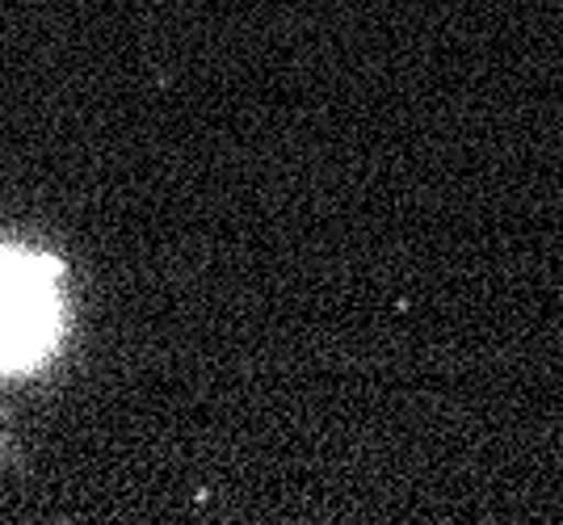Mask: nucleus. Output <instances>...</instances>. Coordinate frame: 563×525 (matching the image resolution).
Returning <instances> with one entry per match:
<instances>
[{
    "label": "nucleus",
    "instance_id": "f257e3e1",
    "mask_svg": "<svg viewBox=\"0 0 563 525\" xmlns=\"http://www.w3.org/2000/svg\"><path fill=\"white\" fill-rule=\"evenodd\" d=\"M55 273L51 261L0 253V370L38 358L51 345Z\"/></svg>",
    "mask_w": 563,
    "mask_h": 525
}]
</instances>
